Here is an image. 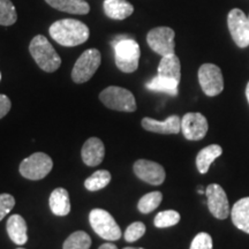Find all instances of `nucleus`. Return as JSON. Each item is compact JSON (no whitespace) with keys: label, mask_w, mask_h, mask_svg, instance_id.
<instances>
[{"label":"nucleus","mask_w":249,"mask_h":249,"mask_svg":"<svg viewBox=\"0 0 249 249\" xmlns=\"http://www.w3.org/2000/svg\"><path fill=\"white\" fill-rule=\"evenodd\" d=\"M50 35L58 44L66 48H73L86 43L90 31L87 24L74 18H64L55 21L50 27Z\"/></svg>","instance_id":"obj_1"},{"label":"nucleus","mask_w":249,"mask_h":249,"mask_svg":"<svg viewBox=\"0 0 249 249\" xmlns=\"http://www.w3.org/2000/svg\"><path fill=\"white\" fill-rule=\"evenodd\" d=\"M116 65L124 73H134L139 67L141 50L136 40L127 36H119L112 40Z\"/></svg>","instance_id":"obj_2"},{"label":"nucleus","mask_w":249,"mask_h":249,"mask_svg":"<svg viewBox=\"0 0 249 249\" xmlns=\"http://www.w3.org/2000/svg\"><path fill=\"white\" fill-rule=\"evenodd\" d=\"M29 51L38 67L46 73H53L60 67L61 58L45 36L34 37L30 42Z\"/></svg>","instance_id":"obj_3"},{"label":"nucleus","mask_w":249,"mask_h":249,"mask_svg":"<svg viewBox=\"0 0 249 249\" xmlns=\"http://www.w3.org/2000/svg\"><path fill=\"white\" fill-rule=\"evenodd\" d=\"M99 99L105 107L111 110L121 112H134L136 111L135 97L129 90L121 87L111 86L104 89L99 95Z\"/></svg>","instance_id":"obj_4"},{"label":"nucleus","mask_w":249,"mask_h":249,"mask_svg":"<svg viewBox=\"0 0 249 249\" xmlns=\"http://www.w3.org/2000/svg\"><path fill=\"white\" fill-rule=\"evenodd\" d=\"M89 222L96 234L107 241H117L121 238V230L114 218L103 209L90 211Z\"/></svg>","instance_id":"obj_5"},{"label":"nucleus","mask_w":249,"mask_h":249,"mask_svg":"<svg viewBox=\"0 0 249 249\" xmlns=\"http://www.w3.org/2000/svg\"><path fill=\"white\" fill-rule=\"evenodd\" d=\"M102 55L97 49L86 50L77 59L71 71V79L75 83H85L89 81L101 66Z\"/></svg>","instance_id":"obj_6"},{"label":"nucleus","mask_w":249,"mask_h":249,"mask_svg":"<svg viewBox=\"0 0 249 249\" xmlns=\"http://www.w3.org/2000/svg\"><path fill=\"white\" fill-rule=\"evenodd\" d=\"M53 161L44 152H35L24 158L20 164V173L23 178L29 180H40L51 172Z\"/></svg>","instance_id":"obj_7"},{"label":"nucleus","mask_w":249,"mask_h":249,"mask_svg":"<svg viewBox=\"0 0 249 249\" xmlns=\"http://www.w3.org/2000/svg\"><path fill=\"white\" fill-rule=\"evenodd\" d=\"M174 30L169 27H157L151 29L147 35V43L152 51L157 54L165 55L174 54Z\"/></svg>","instance_id":"obj_8"},{"label":"nucleus","mask_w":249,"mask_h":249,"mask_svg":"<svg viewBox=\"0 0 249 249\" xmlns=\"http://www.w3.org/2000/svg\"><path fill=\"white\" fill-rule=\"evenodd\" d=\"M198 82L209 97L219 95L224 90V79L220 68L213 64H204L198 70Z\"/></svg>","instance_id":"obj_9"},{"label":"nucleus","mask_w":249,"mask_h":249,"mask_svg":"<svg viewBox=\"0 0 249 249\" xmlns=\"http://www.w3.org/2000/svg\"><path fill=\"white\" fill-rule=\"evenodd\" d=\"M227 26L233 40L239 48L249 45V18L241 9L233 8L227 15Z\"/></svg>","instance_id":"obj_10"},{"label":"nucleus","mask_w":249,"mask_h":249,"mask_svg":"<svg viewBox=\"0 0 249 249\" xmlns=\"http://www.w3.org/2000/svg\"><path fill=\"white\" fill-rule=\"evenodd\" d=\"M209 124L208 120L198 112H188L181 119V132L189 141H200L207 135Z\"/></svg>","instance_id":"obj_11"},{"label":"nucleus","mask_w":249,"mask_h":249,"mask_svg":"<svg viewBox=\"0 0 249 249\" xmlns=\"http://www.w3.org/2000/svg\"><path fill=\"white\" fill-rule=\"evenodd\" d=\"M205 195H207L208 208L211 214L217 219H226L230 214V204L223 187L217 183H211L205 189Z\"/></svg>","instance_id":"obj_12"},{"label":"nucleus","mask_w":249,"mask_h":249,"mask_svg":"<svg viewBox=\"0 0 249 249\" xmlns=\"http://www.w3.org/2000/svg\"><path fill=\"white\" fill-rule=\"evenodd\" d=\"M134 173L149 185L160 186L165 181V169L160 164L148 160H139L134 164Z\"/></svg>","instance_id":"obj_13"},{"label":"nucleus","mask_w":249,"mask_h":249,"mask_svg":"<svg viewBox=\"0 0 249 249\" xmlns=\"http://www.w3.org/2000/svg\"><path fill=\"white\" fill-rule=\"evenodd\" d=\"M141 124L148 132L157 134H178L181 132V119L178 116H171L164 121L143 118Z\"/></svg>","instance_id":"obj_14"},{"label":"nucleus","mask_w":249,"mask_h":249,"mask_svg":"<svg viewBox=\"0 0 249 249\" xmlns=\"http://www.w3.org/2000/svg\"><path fill=\"white\" fill-rule=\"evenodd\" d=\"M83 163L88 166H98L104 160L105 147L102 140L98 138H90L86 141L81 151Z\"/></svg>","instance_id":"obj_15"},{"label":"nucleus","mask_w":249,"mask_h":249,"mask_svg":"<svg viewBox=\"0 0 249 249\" xmlns=\"http://www.w3.org/2000/svg\"><path fill=\"white\" fill-rule=\"evenodd\" d=\"M7 233L9 239L18 246L24 245L28 241V234H27V223L23 217L20 214H12L8 218L7 225Z\"/></svg>","instance_id":"obj_16"},{"label":"nucleus","mask_w":249,"mask_h":249,"mask_svg":"<svg viewBox=\"0 0 249 249\" xmlns=\"http://www.w3.org/2000/svg\"><path fill=\"white\" fill-rule=\"evenodd\" d=\"M105 14L113 20H124L133 14L134 7L127 0H104Z\"/></svg>","instance_id":"obj_17"},{"label":"nucleus","mask_w":249,"mask_h":249,"mask_svg":"<svg viewBox=\"0 0 249 249\" xmlns=\"http://www.w3.org/2000/svg\"><path fill=\"white\" fill-rule=\"evenodd\" d=\"M50 209L55 216H67L71 213V201L68 192L65 188H55L50 195Z\"/></svg>","instance_id":"obj_18"},{"label":"nucleus","mask_w":249,"mask_h":249,"mask_svg":"<svg viewBox=\"0 0 249 249\" xmlns=\"http://www.w3.org/2000/svg\"><path fill=\"white\" fill-rule=\"evenodd\" d=\"M232 222L235 227L249 234V197H244L233 205Z\"/></svg>","instance_id":"obj_19"},{"label":"nucleus","mask_w":249,"mask_h":249,"mask_svg":"<svg viewBox=\"0 0 249 249\" xmlns=\"http://www.w3.org/2000/svg\"><path fill=\"white\" fill-rule=\"evenodd\" d=\"M45 1L51 7L70 14L85 15L90 12V6L86 0H45Z\"/></svg>","instance_id":"obj_20"},{"label":"nucleus","mask_w":249,"mask_h":249,"mask_svg":"<svg viewBox=\"0 0 249 249\" xmlns=\"http://www.w3.org/2000/svg\"><path fill=\"white\" fill-rule=\"evenodd\" d=\"M223 154V149L218 144H211L202 149L196 156V166L198 172L205 174L209 171L211 164Z\"/></svg>","instance_id":"obj_21"},{"label":"nucleus","mask_w":249,"mask_h":249,"mask_svg":"<svg viewBox=\"0 0 249 249\" xmlns=\"http://www.w3.org/2000/svg\"><path fill=\"white\" fill-rule=\"evenodd\" d=\"M158 75L169 77L180 82L181 79V65L179 58L176 53L161 57V60L158 65Z\"/></svg>","instance_id":"obj_22"},{"label":"nucleus","mask_w":249,"mask_h":249,"mask_svg":"<svg viewBox=\"0 0 249 249\" xmlns=\"http://www.w3.org/2000/svg\"><path fill=\"white\" fill-rule=\"evenodd\" d=\"M178 81L169 79V77L157 75L147 83V88L152 91H160L169 93L171 96L178 95Z\"/></svg>","instance_id":"obj_23"},{"label":"nucleus","mask_w":249,"mask_h":249,"mask_svg":"<svg viewBox=\"0 0 249 249\" xmlns=\"http://www.w3.org/2000/svg\"><path fill=\"white\" fill-rule=\"evenodd\" d=\"M111 181V173L107 170L96 171L85 181V187L90 192H97L105 188Z\"/></svg>","instance_id":"obj_24"},{"label":"nucleus","mask_w":249,"mask_h":249,"mask_svg":"<svg viewBox=\"0 0 249 249\" xmlns=\"http://www.w3.org/2000/svg\"><path fill=\"white\" fill-rule=\"evenodd\" d=\"M91 247V238L85 231H76L65 240L62 249H89Z\"/></svg>","instance_id":"obj_25"},{"label":"nucleus","mask_w":249,"mask_h":249,"mask_svg":"<svg viewBox=\"0 0 249 249\" xmlns=\"http://www.w3.org/2000/svg\"><path fill=\"white\" fill-rule=\"evenodd\" d=\"M163 201V194L160 192H151L142 196L138 203V209L141 213H150L157 209Z\"/></svg>","instance_id":"obj_26"},{"label":"nucleus","mask_w":249,"mask_h":249,"mask_svg":"<svg viewBox=\"0 0 249 249\" xmlns=\"http://www.w3.org/2000/svg\"><path fill=\"white\" fill-rule=\"evenodd\" d=\"M18 14L11 0H0V26H12L17 22Z\"/></svg>","instance_id":"obj_27"},{"label":"nucleus","mask_w":249,"mask_h":249,"mask_svg":"<svg viewBox=\"0 0 249 249\" xmlns=\"http://www.w3.org/2000/svg\"><path fill=\"white\" fill-rule=\"evenodd\" d=\"M180 222V214L178 211L174 210H166L161 211V213H157L155 217L154 224L158 229H165V227H171L177 225Z\"/></svg>","instance_id":"obj_28"},{"label":"nucleus","mask_w":249,"mask_h":249,"mask_svg":"<svg viewBox=\"0 0 249 249\" xmlns=\"http://www.w3.org/2000/svg\"><path fill=\"white\" fill-rule=\"evenodd\" d=\"M145 225L142 222H135L127 227L124 232V240L127 242H135L139 239H141L145 233Z\"/></svg>","instance_id":"obj_29"},{"label":"nucleus","mask_w":249,"mask_h":249,"mask_svg":"<svg viewBox=\"0 0 249 249\" xmlns=\"http://www.w3.org/2000/svg\"><path fill=\"white\" fill-rule=\"evenodd\" d=\"M189 249H213V238L205 232L198 233L193 239Z\"/></svg>","instance_id":"obj_30"},{"label":"nucleus","mask_w":249,"mask_h":249,"mask_svg":"<svg viewBox=\"0 0 249 249\" xmlns=\"http://www.w3.org/2000/svg\"><path fill=\"white\" fill-rule=\"evenodd\" d=\"M15 205V198L11 194H0V222L11 213Z\"/></svg>","instance_id":"obj_31"},{"label":"nucleus","mask_w":249,"mask_h":249,"mask_svg":"<svg viewBox=\"0 0 249 249\" xmlns=\"http://www.w3.org/2000/svg\"><path fill=\"white\" fill-rule=\"evenodd\" d=\"M12 107L11 99H9L6 95H2L0 93V119L4 118L6 114L8 113L9 110Z\"/></svg>","instance_id":"obj_32"},{"label":"nucleus","mask_w":249,"mask_h":249,"mask_svg":"<svg viewBox=\"0 0 249 249\" xmlns=\"http://www.w3.org/2000/svg\"><path fill=\"white\" fill-rule=\"evenodd\" d=\"M98 249H118V247L116 245L113 244H110V242H107V244H104L102 245L101 247H99Z\"/></svg>","instance_id":"obj_33"},{"label":"nucleus","mask_w":249,"mask_h":249,"mask_svg":"<svg viewBox=\"0 0 249 249\" xmlns=\"http://www.w3.org/2000/svg\"><path fill=\"white\" fill-rule=\"evenodd\" d=\"M246 96H247V99L249 103V82L247 83V87H246Z\"/></svg>","instance_id":"obj_34"},{"label":"nucleus","mask_w":249,"mask_h":249,"mask_svg":"<svg viewBox=\"0 0 249 249\" xmlns=\"http://www.w3.org/2000/svg\"><path fill=\"white\" fill-rule=\"evenodd\" d=\"M124 249H144V248H134V247H126Z\"/></svg>","instance_id":"obj_35"},{"label":"nucleus","mask_w":249,"mask_h":249,"mask_svg":"<svg viewBox=\"0 0 249 249\" xmlns=\"http://www.w3.org/2000/svg\"><path fill=\"white\" fill-rule=\"evenodd\" d=\"M0 80H1V74H0Z\"/></svg>","instance_id":"obj_36"},{"label":"nucleus","mask_w":249,"mask_h":249,"mask_svg":"<svg viewBox=\"0 0 249 249\" xmlns=\"http://www.w3.org/2000/svg\"><path fill=\"white\" fill-rule=\"evenodd\" d=\"M18 249H24V248H18Z\"/></svg>","instance_id":"obj_37"},{"label":"nucleus","mask_w":249,"mask_h":249,"mask_svg":"<svg viewBox=\"0 0 249 249\" xmlns=\"http://www.w3.org/2000/svg\"><path fill=\"white\" fill-rule=\"evenodd\" d=\"M248 18H249V17H248Z\"/></svg>","instance_id":"obj_38"}]
</instances>
